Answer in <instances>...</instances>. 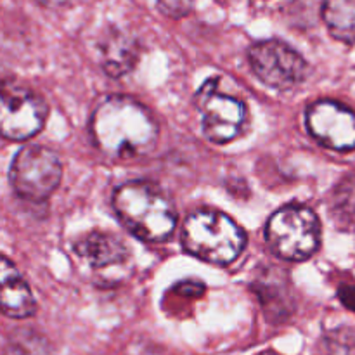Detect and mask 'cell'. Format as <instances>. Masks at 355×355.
I'll return each instance as SVG.
<instances>
[{"instance_id":"2","label":"cell","mask_w":355,"mask_h":355,"mask_svg":"<svg viewBox=\"0 0 355 355\" xmlns=\"http://www.w3.org/2000/svg\"><path fill=\"white\" fill-rule=\"evenodd\" d=\"M113 208L121 224L142 241L163 243L175 231V207L155 184H123L114 193Z\"/></svg>"},{"instance_id":"14","label":"cell","mask_w":355,"mask_h":355,"mask_svg":"<svg viewBox=\"0 0 355 355\" xmlns=\"http://www.w3.org/2000/svg\"><path fill=\"white\" fill-rule=\"evenodd\" d=\"M329 214L342 229H355V172L343 177L333 189Z\"/></svg>"},{"instance_id":"6","label":"cell","mask_w":355,"mask_h":355,"mask_svg":"<svg viewBox=\"0 0 355 355\" xmlns=\"http://www.w3.org/2000/svg\"><path fill=\"white\" fill-rule=\"evenodd\" d=\"M49 107L45 101L12 80L0 78V135L9 141H26L44 128Z\"/></svg>"},{"instance_id":"5","label":"cell","mask_w":355,"mask_h":355,"mask_svg":"<svg viewBox=\"0 0 355 355\" xmlns=\"http://www.w3.org/2000/svg\"><path fill=\"white\" fill-rule=\"evenodd\" d=\"M61 177V159L45 146H24L14 156L9 170L12 189L31 203L47 200L58 189Z\"/></svg>"},{"instance_id":"18","label":"cell","mask_w":355,"mask_h":355,"mask_svg":"<svg viewBox=\"0 0 355 355\" xmlns=\"http://www.w3.org/2000/svg\"><path fill=\"white\" fill-rule=\"evenodd\" d=\"M338 297L347 309L355 312V286H342L338 290Z\"/></svg>"},{"instance_id":"16","label":"cell","mask_w":355,"mask_h":355,"mask_svg":"<svg viewBox=\"0 0 355 355\" xmlns=\"http://www.w3.org/2000/svg\"><path fill=\"white\" fill-rule=\"evenodd\" d=\"M158 7L166 16L180 19L193 10L194 0H158Z\"/></svg>"},{"instance_id":"13","label":"cell","mask_w":355,"mask_h":355,"mask_svg":"<svg viewBox=\"0 0 355 355\" xmlns=\"http://www.w3.org/2000/svg\"><path fill=\"white\" fill-rule=\"evenodd\" d=\"M321 14L333 38L355 44V0H324Z\"/></svg>"},{"instance_id":"8","label":"cell","mask_w":355,"mask_h":355,"mask_svg":"<svg viewBox=\"0 0 355 355\" xmlns=\"http://www.w3.org/2000/svg\"><path fill=\"white\" fill-rule=\"evenodd\" d=\"M248 61L253 73L266 85L290 90L307 78V61L281 40H262L250 47Z\"/></svg>"},{"instance_id":"19","label":"cell","mask_w":355,"mask_h":355,"mask_svg":"<svg viewBox=\"0 0 355 355\" xmlns=\"http://www.w3.org/2000/svg\"><path fill=\"white\" fill-rule=\"evenodd\" d=\"M37 2L42 3V6H45V7H59V6H62L66 0H37Z\"/></svg>"},{"instance_id":"3","label":"cell","mask_w":355,"mask_h":355,"mask_svg":"<svg viewBox=\"0 0 355 355\" xmlns=\"http://www.w3.org/2000/svg\"><path fill=\"white\" fill-rule=\"evenodd\" d=\"M182 245L187 253L203 262L227 266L245 250V231L229 215L215 210H198L182 227Z\"/></svg>"},{"instance_id":"15","label":"cell","mask_w":355,"mask_h":355,"mask_svg":"<svg viewBox=\"0 0 355 355\" xmlns=\"http://www.w3.org/2000/svg\"><path fill=\"white\" fill-rule=\"evenodd\" d=\"M3 355H51L47 340L31 329H16L7 340Z\"/></svg>"},{"instance_id":"12","label":"cell","mask_w":355,"mask_h":355,"mask_svg":"<svg viewBox=\"0 0 355 355\" xmlns=\"http://www.w3.org/2000/svg\"><path fill=\"white\" fill-rule=\"evenodd\" d=\"M139 61L137 44L125 33H111L103 44L104 71L111 76H121L130 71Z\"/></svg>"},{"instance_id":"11","label":"cell","mask_w":355,"mask_h":355,"mask_svg":"<svg viewBox=\"0 0 355 355\" xmlns=\"http://www.w3.org/2000/svg\"><path fill=\"white\" fill-rule=\"evenodd\" d=\"M75 253L96 269L116 266L127 260L128 250L121 238L113 232L92 231L75 243Z\"/></svg>"},{"instance_id":"10","label":"cell","mask_w":355,"mask_h":355,"mask_svg":"<svg viewBox=\"0 0 355 355\" xmlns=\"http://www.w3.org/2000/svg\"><path fill=\"white\" fill-rule=\"evenodd\" d=\"M0 312L12 319H26L37 312L30 286L16 266L3 255H0Z\"/></svg>"},{"instance_id":"4","label":"cell","mask_w":355,"mask_h":355,"mask_svg":"<svg viewBox=\"0 0 355 355\" xmlns=\"http://www.w3.org/2000/svg\"><path fill=\"white\" fill-rule=\"evenodd\" d=\"M266 239L279 259L302 262L321 245V222L309 207L288 205L269 218Z\"/></svg>"},{"instance_id":"9","label":"cell","mask_w":355,"mask_h":355,"mask_svg":"<svg viewBox=\"0 0 355 355\" xmlns=\"http://www.w3.org/2000/svg\"><path fill=\"white\" fill-rule=\"evenodd\" d=\"M307 128L312 137L335 151L355 149V113L335 101H318L309 106Z\"/></svg>"},{"instance_id":"17","label":"cell","mask_w":355,"mask_h":355,"mask_svg":"<svg viewBox=\"0 0 355 355\" xmlns=\"http://www.w3.org/2000/svg\"><path fill=\"white\" fill-rule=\"evenodd\" d=\"M175 290L179 295L189 298H198L205 293V286L201 283H198V281H184V283L177 284Z\"/></svg>"},{"instance_id":"1","label":"cell","mask_w":355,"mask_h":355,"mask_svg":"<svg viewBox=\"0 0 355 355\" xmlns=\"http://www.w3.org/2000/svg\"><path fill=\"white\" fill-rule=\"evenodd\" d=\"M97 149L113 159L149 155L158 142V123L148 110L127 96L106 97L90 121Z\"/></svg>"},{"instance_id":"7","label":"cell","mask_w":355,"mask_h":355,"mask_svg":"<svg viewBox=\"0 0 355 355\" xmlns=\"http://www.w3.org/2000/svg\"><path fill=\"white\" fill-rule=\"evenodd\" d=\"M198 111L203 118V132L208 141L227 144L234 141L246 121V106L238 97L218 90V78L203 83L194 97Z\"/></svg>"}]
</instances>
